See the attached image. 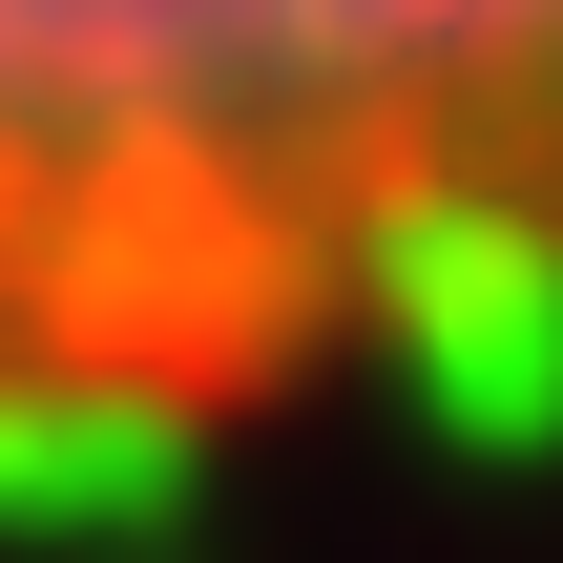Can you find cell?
<instances>
[{"instance_id": "6da1fadb", "label": "cell", "mask_w": 563, "mask_h": 563, "mask_svg": "<svg viewBox=\"0 0 563 563\" xmlns=\"http://www.w3.org/2000/svg\"><path fill=\"white\" fill-rule=\"evenodd\" d=\"M501 313H563V0H0V460Z\"/></svg>"}]
</instances>
